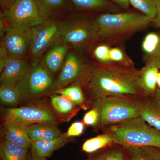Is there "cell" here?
<instances>
[{"instance_id":"cell-1","label":"cell","mask_w":160,"mask_h":160,"mask_svg":"<svg viewBox=\"0 0 160 160\" xmlns=\"http://www.w3.org/2000/svg\"><path fill=\"white\" fill-rule=\"evenodd\" d=\"M140 70L134 66L101 63L89 67L81 80L92 103L112 96H144L140 87Z\"/></svg>"},{"instance_id":"cell-2","label":"cell","mask_w":160,"mask_h":160,"mask_svg":"<svg viewBox=\"0 0 160 160\" xmlns=\"http://www.w3.org/2000/svg\"><path fill=\"white\" fill-rule=\"evenodd\" d=\"M95 20L99 42L116 45L122 44L153 21L146 15L133 12L103 13Z\"/></svg>"},{"instance_id":"cell-3","label":"cell","mask_w":160,"mask_h":160,"mask_svg":"<svg viewBox=\"0 0 160 160\" xmlns=\"http://www.w3.org/2000/svg\"><path fill=\"white\" fill-rule=\"evenodd\" d=\"M145 96H112L92 102L99 113L97 126L104 128L141 117Z\"/></svg>"},{"instance_id":"cell-4","label":"cell","mask_w":160,"mask_h":160,"mask_svg":"<svg viewBox=\"0 0 160 160\" xmlns=\"http://www.w3.org/2000/svg\"><path fill=\"white\" fill-rule=\"evenodd\" d=\"M115 144L126 148H160V132L149 126L141 117L105 127Z\"/></svg>"},{"instance_id":"cell-5","label":"cell","mask_w":160,"mask_h":160,"mask_svg":"<svg viewBox=\"0 0 160 160\" xmlns=\"http://www.w3.org/2000/svg\"><path fill=\"white\" fill-rule=\"evenodd\" d=\"M58 24L60 37L66 45L85 50L99 42L95 18L76 17L63 20Z\"/></svg>"},{"instance_id":"cell-6","label":"cell","mask_w":160,"mask_h":160,"mask_svg":"<svg viewBox=\"0 0 160 160\" xmlns=\"http://www.w3.org/2000/svg\"><path fill=\"white\" fill-rule=\"evenodd\" d=\"M1 45L0 70L9 59L24 58L30 52L32 29L8 25Z\"/></svg>"},{"instance_id":"cell-7","label":"cell","mask_w":160,"mask_h":160,"mask_svg":"<svg viewBox=\"0 0 160 160\" xmlns=\"http://www.w3.org/2000/svg\"><path fill=\"white\" fill-rule=\"evenodd\" d=\"M1 17L8 25L29 29L44 22L46 19L35 0H17Z\"/></svg>"},{"instance_id":"cell-8","label":"cell","mask_w":160,"mask_h":160,"mask_svg":"<svg viewBox=\"0 0 160 160\" xmlns=\"http://www.w3.org/2000/svg\"><path fill=\"white\" fill-rule=\"evenodd\" d=\"M5 121H10L24 127L39 123L56 124L55 116L47 108L39 106H23L8 108L3 111Z\"/></svg>"},{"instance_id":"cell-9","label":"cell","mask_w":160,"mask_h":160,"mask_svg":"<svg viewBox=\"0 0 160 160\" xmlns=\"http://www.w3.org/2000/svg\"><path fill=\"white\" fill-rule=\"evenodd\" d=\"M49 72L40 65H34L26 75L17 84L22 94V100L39 96L53 86Z\"/></svg>"},{"instance_id":"cell-10","label":"cell","mask_w":160,"mask_h":160,"mask_svg":"<svg viewBox=\"0 0 160 160\" xmlns=\"http://www.w3.org/2000/svg\"><path fill=\"white\" fill-rule=\"evenodd\" d=\"M30 52L34 57L42 54L60 36L59 24L54 22H43L32 29Z\"/></svg>"},{"instance_id":"cell-11","label":"cell","mask_w":160,"mask_h":160,"mask_svg":"<svg viewBox=\"0 0 160 160\" xmlns=\"http://www.w3.org/2000/svg\"><path fill=\"white\" fill-rule=\"evenodd\" d=\"M79 58L72 52L66 56L65 62L58 78L53 86L59 89L77 80H82L89 70Z\"/></svg>"},{"instance_id":"cell-12","label":"cell","mask_w":160,"mask_h":160,"mask_svg":"<svg viewBox=\"0 0 160 160\" xmlns=\"http://www.w3.org/2000/svg\"><path fill=\"white\" fill-rule=\"evenodd\" d=\"M29 69V64L25 59H9L1 71V85H17L26 75Z\"/></svg>"},{"instance_id":"cell-13","label":"cell","mask_w":160,"mask_h":160,"mask_svg":"<svg viewBox=\"0 0 160 160\" xmlns=\"http://www.w3.org/2000/svg\"><path fill=\"white\" fill-rule=\"evenodd\" d=\"M3 139L28 149L32 141L26 127L10 121H5L2 129Z\"/></svg>"},{"instance_id":"cell-14","label":"cell","mask_w":160,"mask_h":160,"mask_svg":"<svg viewBox=\"0 0 160 160\" xmlns=\"http://www.w3.org/2000/svg\"><path fill=\"white\" fill-rule=\"evenodd\" d=\"M158 69L152 63L146 62L140 70V87L144 96H153L155 94Z\"/></svg>"},{"instance_id":"cell-15","label":"cell","mask_w":160,"mask_h":160,"mask_svg":"<svg viewBox=\"0 0 160 160\" xmlns=\"http://www.w3.org/2000/svg\"><path fill=\"white\" fill-rule=\"evenodd\" d=\"M54 123L36 124L26 129L32 142L53 139L62 135L60 129Z\"/></svg>"},{"instance_id":"cell-16","label":"cell","mask_w":160,"mask_h":160,"mask_svg":"<svg viewBox=\"0 0 160 160\" xmlns=\"http://www.w3.org/2000/svg\"><path fill=\"white\" fill-rule=\"evenodd\" d=\"M68 142V137L66 134L53 139L32 142L31 145L32 155L41 157L50 156L56 150L64 146Z\"/></svg>"},{"instance_id":"cell-17","label":"cell","mask_w":160,"mask_h":160,"mask_svg":"<svg viewBox=\"0 0 160 160\" xmlns=\"http://www.w3.org/2000/svg\"><path fill=\"white\" fill-rule=\"evenodd\" d=\"M141 117L160 132V104L155 96L144 97Z\"/></svg>"},{"instance_id":"cell-18","label":"cell","mask_w":160,"mask_h":160,"mask_svg":"<svg viewBox=\"0 0 160 160\" xmlns=\"http://www.w3.org/2000/svg\"><path fill=\"white\" fill-rule=\"evenodd\" d=\"M67 46L64 43L59 44L49 50L46 55L44 62L45 66L49 71L55 73L62 67L67 55Z\"/></svg>"},{"instance_id":"cell-19","label":"cell","mask_w":160,"mask_h":160,"mask_svg":"<svg viewBox=\"0 0 160 160\" xmlns=\"http://www.w3.org/2000/svg\"><path fill=\"white\" fill-rule=\"evenodd\" d=\"M77 8L82 10L105 12L106 13L121 12L118 6L109 0H71Z\"/></svg>"},{"instance_id":"cell-20","label":"cell","mask_w":160,"mask_h":160,"mask_svg":"<svg viewBox=\"0 0 160 160\" xmlns=\"http://www.w3.org/2000/svg\"><path fill=\"white\" fill-rule=\"evenodd\" d=\"M87 160H130V155L128 148L116 144V146H109Z\"/></svg>"},{"instance_id":"cell-21","label":"cell","mask_w":160,"mask_h":160,"mask_svg":"<svg viewBox=\"0 0 160 160\" xmlns=\"http://www.w3.org/2000/svg\"><path fill=\"white\" fill-rule=\"evenodd\" d=\"M27 150L2 139L0 145L1 160H26Z\"/></svg>"},{"instance_id":"cell-22","label":"cell","mask_w":160,"mask_h":160,"mask_svg":"<svg viewBox=\"0 0 160 160\" xmlns=\"http://www.w3.org/2000/svg\"><path fill=\"white\" fill-rule=\"evenodd\" d=\"M114 144L111 134L106 132L95 137L87 140L83 144L82 150L87 153H92Z\"/></svg>"},{"instance_id":"cell-23","label":"cell","mask_w":160,"mask_h":160,"mask_svg":"<svg viewBox=\"0 0 160 160\" xmlns=\"http://www.w3.org/2000/svg\"><path fill=\"white\" fill-rule=\"evenodd\" d=\"M0 98L3 104L7 106H14L22 100V97L17 85H1Z\"/></svg>"},{"instance_id":"cell-24","label":"cell","mask_w":160,"mask_h":160,"mask_svg":"<svg viewBox=\"0 0 160 160\" xmlns=\"http://www.w3.org/2000/svg\"><path fill=\"white\" fill-rule=\"evenodd\" d=\"M56 92L68 98L77 106H84L86 107L85 106L86 97L80 85L58 89Z\"/></svg>"},{"instance_id":"cell-25","label":"cell","mask_w":160,"mask_h":160,"mask_svg":"<svg viewBox=\"0 0 160 160\" xmlns=\"http://www.w3.org/2000/svg\"><path fill=\"white\" fill-rule=\"evenodd\" d=\"M50 102L55 110L62 115L69 114L76 106L68 98L60 94L51 96Z\"/></svg>"},{"instance_id":"cell-26","label":"cell","mask_w":160,"mask_h":160,"mask_svg":"<svg viewBox=\"0 0 160 160\" xmlns=\"http://www.w3.org/2000/svg\"><path fill=\"white\" fill-rule=\"evenodd\" d=\"M45 18L50 15L64 9L66 0H35Z\"/></svg>"},{"instance_id":"cell-27","label":"cell","mask_w":160,"mask_h":160,"mask_svg":"<svg viewBox=\"0 0 160 160\" xmlns=\"http://www.w3.org/2000/svg\"><path fill=\"white\" fill-rule=\"evenodd\" d=\"M130 5L153 20L157 14L155 0H129Z\"/></svg>"},{"instance_id":"cell-28","label":"cell","mask_w":160,"mask_h":160,"mask_svg":"<svg viewBox=\"0 0 160 160\" xmlns=\"http://www.w3.org/2000/svg\"><path fill=\"white\" fill-rule=\"evenodd\" d=\"M160 35L152 32L146 35L142 43V49L145 53V56L154 54L159 47Z\"/></svg>"},{"instance_id":"cell-29","label":"cell","mask_w":160,"mask_h":160,"mask_svg":"<svg viewBox=\"0 0 160 160\" xmlns=\"http://www.w3.org/2000/svg\"><path fill=\"white\" fill-rule=\"evenodd\" d=\"M109 58L111 62L134 66V63L132 60L127 55L124 49L121 47L111 48L109 52Z\"/></svg>"},{"instance_id":"cell-30","label":"cell","mask_w":160,"mask_h":160,"mask_svg":"<svg viewBox=\"0 0 160 160\" xmlns=\"http://www.w3.org/2000/svg\"><path fill=\"white\" fill-rule=\"evenodd\" d=\"M110 49L109 44L105 43L100 44L94 48L93 51V57L99 62H111L109 58Z\"/></svg>"},{"instance_id":"cell-31","label":"cell","mask_w":160,"mask_h":160,"mask_svg":"<svg viewBox=\"0 0 160 160\" xmlns=\"http://www.w3.org/2000/svg\"><path fill=\"white\" fill-rule=\"evenodd\" d=\"M98 121V112L94 108L86 113L83 119V123L87 126H97Z\"/></svg>"},{"instance_id":"cell-32","label":"cell","mask_w":160,"mask_h":160,"mask_svg":"<svg viewBox=\"0 0 160 160\" xmlns=\"http://www.w3.org/2000/svg\"><path fill=\"white\" fill-rule=\"evenodd\" d=\"M85 129V124L83 122H76L72 123L69 127L67 133V137L78 136L82 134Z\"/></svg>"},{"instance_id":"cell-33","label":"cell","mask_w":160,"mask_h":160,"mask_svg":"<svg viewBox=\"0 0 160 160\" xmlns=\"http://www.w3.org/2000/svg\"><path fill=\"white\" fill-rule=\"evenodd\" d=\"M130 160H152L143 152L139 148H128Z\"/></svg>"},{"instance_id":"cell-34","label":"cell","mask_w":160,"mask_h":160,"mask_svg":"<svg viewBox=\"0 0 160 160\" xmlns=\"http://www.w3.org/2000/svg\"><path fill=\"white\" fill-rule=\"evenodd\" d=\"M139 148L152 160H160V148L153 147H138Z\"/></svg>"},{"instance_id":"cell-35","label":"cell","mask_w":160,"mask_h":160,"mask_svg":"<svg viewBox=\"0 0 160 160\" xmlns=\"http://www.w3.org/2000/svg\"><path fill=\"white\" fill-rule=\"evenodd\" d=\"M145 63H152L160 69V44L158 49L154 54L149 56H145Z\"/></svg>"},{"instance_id":"cell-36","label":"cell","mask_w":160,"mask_h":160,"mask_svg":"<svg viewBox=\"0 0 160 160\" xmlns=\"http://www.w3.org/2000/svg\"><path fill=\"white\" fill-rule=\"evenodd\" d=\"M120 8L125 9H129L130 4L129 0H109Z\"/></svg>"},{"instance_id":"cell-37","label":"cell","mask_w":160,"mask_h":160,"mask_svg":"<svg viewBox=\"0 0 160 160\" xmlns=\"http://www.w3.org/2000/svg\"><path fill=\"white\" fill-rule=\"evenodd\" d=\"M157 9V14L154 19L152 21L156 26L160 28V0H155Z\"/></svg>"},{"instance_id":"cell-38","label":"cell","mask_w":160,"mask_h":160,"mask_svg":"<svg viewBox=\"0 0 160 160\" xmlns=\"http://www.w3.org/2000/svg\"><path fill=\"white\" fill-rule=\"evenodd\" d=\"M16 1L17 0H0V4L4 11L12 6Z\"/></svg>"},{"instance_id":"cell-39","label":"cell","mask_w":160,"mask_h":160,"mask_svg":"<svg viewBox=\"0 0 160 160\" xmlns=\"http://www.w3.org/2000/svg\"><path fill=\"white\" fill-rule=\"evenodd\" d=\"M30 160H47L46 158L36 156L32 155V157Z\"/></svg>"},{"instance_id":"cell-40","label":"cell","mask_w":160,"mask_h":160,"mask_svg":"<svg viewBox=\"0 0 160 160\" xmlns=\"http://www.w3.org/2000/svg\"><path fill=\"white\" fill-rule=\"evenodd\" d=\"M155 96L156 98L158 100V102L160 104V90L158 89H157L156 92L155 94Z\"/></svg>"},{"instance_id":"cell-41","label":"cell","mask_w":160,"mask_h":160,"mask_svg":"<svg viewBox=\"0 0 160 160\" xmlns=\"http://www.w3.org/2000/svg\"><path fill=\"white\" fill-rule=\"evenodd\" d=\"M157 86L158 87V89L160 90V72H158V76Z\"/></svg>"}]
</instances>
